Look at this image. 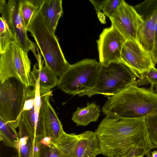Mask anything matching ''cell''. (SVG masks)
Masks as SVG:
<instances>
[{"label":"cell","mask_w":157,"mask_h":157,"mask_svg":"<svg viewBox=\"0 0 157 157\" xmlns=\"http://www.w3.org/2000/svg\"><path fill=\"white\" fill-rule=\"evenodd\" d=\"M95 133L101 154L108 157H143L154 146L145 119H127L106 116Z\"/></svg>","instance_id":"obj_1"},{"label":"cell","mask_w":157,"mask_h":157,"mask_svg":"<svg viewBox=\"0 0 157 157\" xmlns=\"http://www.w3.org/2000/svg\"><path fill=\"white\" fill-rule=\"evenodd\" d=\"M121 60L140 80L143 79L146 73L155 66L150 53L136 41L126 40L122 48Z\"/></svg>","instance_id":"obj_11"},{"label":"cell","mask_w":157,"mask_h":157,"mask_svg":"<svg viewBox=\"0 0 157 157\" xmlns=\"http://www.w3.org/2000/svg\"><path fill=\"white\" fill-rule=\"evenodd\" d=\"M55 144L64 157H96L101 154L95 132L91 131L78 134L64 132Z\"/></svg>","instance_id":"obj_8"},{"label":"cell","mask_w":157,"mask_h":157,"mask_svg":"<svg viewBox=\"0 0 157 157\" xmlns=\"http://www.w3.org/2000/svg\"><path fill=\"white\" fill-rule=\"evenodd\" d=\"M27 88L14 78L0 83V117L16 129L21 120Z\"/></svg>","instance_id":"obj_7"},{"label":"cell","mask_w":157,"mask_h":157,"mask_svg":"<svg viewBox=\"0 0 157 157\" xmlns=\"http://www.w3.org/2000/svg\"><path fill=\"white\" fill-rule=\"evenodd\" d=\"M122 0H106L103 12L104 15L110 18L117 10Z\"/></svg>","instance_id":"obj_26"},{"label":"cell","mask_w":157,"mask_h":157,"mask_svg":"<svg viewBox=\"0 0 157 157\" xmlns=\"http://www.w3.org/2000/svg\"><path fill=\"white\" fill-rule=\"evenodd\" d=\"M106 116L127 119H145L157 112V93L135 84L109 97L101 108Z\"/></svg>","instance_id":"obj_2"},{"label":"cell","mask_w":157,"mask_h":157,"mask_svg":"<svg viewBox=\"0 0 157 157\" xmlns=\"http://www.w3.org/2000/svg\"><path fill=\"white\" fill-rule=\"evenodd\" d=\"M151 155L152 157H157V150L151 152Z\"/></svg>","instance_id":"obj_32"},{"label":"cell","mask_w":157,"mask_h":157,"mask_svg":"<svg viewBox=\"0 0 157 157\" xmlns=\"http://www.w3.org/2000/svg\"><path fill=\"white\" fill-rule=\"evenodd\" d=\"M31 64L27 52L16 42L11 43L0 54V83L14 78L27 87H34L35 82L31 75Z\"/></svg>","instance_id":"obj_6"},{"label":"cell","mask_w":157,"mask_h":157,"mask_svg":"<svg viewBox=\"0 0 157 157\" xmlns=\"http://www.w3.org/2000/svg\"><path fill=\"white\" fill-rule=\"evenodd\" d=\"M147 83L150 85L148 89L149 90L155 92L154 89L155 88L157 92V69L155 67L151 68L146 73L143 79L136 81L135 84L138 86Z\"/></svg>","instance_id":"obj_25"},{"label":"cell","mask_w":157,"mask_h":157,"mask_svg":"<svg viewBox=\"0 0 157 157\" xmlns=\"http://www.w3.org/2000/svg\"><path fill=\"white\" fill-rule=\"evenodd\" d=\"M27 30L34 38L45 65L60 77L70 64L64 57L56 36L45 25L39 10L33 16Z\"/></svg>","instance_id":"obj_3"},{"label":"cell","mask_w":157,"mask_h":157,"mask_svg":"<svg viewBox=\"0 0 157 157\" xmlns=\"http://www.w3.org/2000/svg\"><path fill=\"white\" fill-rule=\"evenodd\" d=\"M52 92L45 96L44 124L47 136L50 137L52 142L56 144L64 131L61 121L49 102Z\"/></svg>","instance_id":"obj_16"},{"label":"cell","mask_w":157,"mask_h":157,"mask_svg":"<svg viewBox=\"0 0 157 157\" xmlns=\"http://www.w3.org/2000/svg\"><path fill=\"white\" fill-rule=\"evenodd\" d=\"M44 60H40L38 62V68L34 65L31 71L33 79L38 81L42 96L52 92L51 89L58 85L59 81L57 75L47 65L44 66Z\"/></svg>","instance_id":"obj_15"},{"label":"cell","mask_w":157,"mask_h":157,"mask_svg":"<svg viewBox=\"0 0 157 157\" xmlns=\"http://www.w3.org/2000/svg\"><path fill=\"white\" fill-rule=\"evenodd\" d=\"M39 150L36 157H64L55 144L52 142L43 144L39 142Z\"/></svg>","instance_id":"obj_24"},{"label":"cell","mask_w":157,"mask_h":157,"mask_svg":"<svg viewBox=\"0 0 157 157\" xmlns=\"http://www.w3.org/2000/svg\"><path fill=\"white\" fill-rule=\"evenodd\" d=\"M101 66V63L96 59H88L70 64L59 78L57 85L67 94L78 95L94 85Z\"/></svg>","instance_id":"obj_5"},{"label":"cell","mask_w":157,"mask_h":157,"mask_svg":"<svg viewBox=\"0 0 157 157\" xmlns=\"http://www.w3.org/2000/svg\"><path fill=\"white\" fill-rule=\"evenodd\" d=\"M44 23L53 34L58 21L63 13L62 0H45L40 8Z\"/></svg>","instance_id":"obj_17"},{"label":"cell","mask_w":157,"mask_h":157,"mask_svg":"<svg viewBox=\"0 0 157 157\" xmlns=\"http://www.w3.org/2000/svg\"><path fill=\"white\" fill-rule=\"evenodd\" d=\"M6 3V1L5 0H0V9L2 8Z\"/></svg>","instance_id":"obj_31"},{"label":"cell","mask_w":157,"mask_h":157,"mask_svg":"<svg viewBox=\"0 0 157 157\" xmlns=\"http://www.w3.org/2000/svg\"><path fill=\"white\" fill-rule=\"evenodd\" d=\"M150 54L152 61L155 65L157 64V22L154 33L153 48Z\"/></svg>","instance_id":"obj_27"},{"label":"cell","mask_w":157,"mask_h":157,"mask_svg":"<svg viewBox=\"0 0 157 157\" xmlns=\"http://www.w3.org/2000/svg\"><path fill=\"white\" fill-rule=\"evenodd\" d=\"M93 5L96 10V13L98 14L102 10L106 0H89Z\"/></svg>","instance_id":"obj_28"},{"label":"cell","mask_w":157,"mask_h":157,"mask_svg":"<svg viewBox=\"0 0 157 157\" xmlns=\"http://www.w3.org/2000/svg\"><path fill=\"white\" fill-rule=\"evenodd\" d=\"M21 13L27 30L35 13L38 10L45 0H20Z\"/></svg>","instance_id":"obj_21"},{"label":"cell","mask_w":157,"mask_h":157,"mask_svg":"<svg viewBox=\"0 0 157 157\" xmlns=\"http://www.w3.org/2000/svg\"><path fill=\"white\" fill-rule=\"evenodd\" d=\"M100 106L94 102H88L86 106L78 107L74 112L72 121L78 126H86L90 122L98 121L101 110Z\"/></svg>","instance_id":"obj_18"},{"label":"cell","mask_w":157,"mask_h":157,"mask_svg":"<svg viewBox=\"0 0 157 157\" xmlns=\"http://www.w3.org/2000/svg\"><path fill=\"white\" fill-rule=\"evenodd\" d=\"M134 7L143 22L137 31L136 41L150 53L154 45V36L157 22V0H146Z\"/></svg>","instance_id":"obj_10"},{"label":"cell","mask_w":157,"mask_h":157,"mask_svg":"<svg viewBox=\"0 0 157 157\" xmlns=\"http://www.w3.org/2000/svg\"><path fill=\"white\" fill-rule=\"evenodd\" d=\"M115 157H120V156H115Z\"/></svg>","instance_id":"obj_34"},{"label":"cell","mask_w":157,"mask_h":157,"mask_svg":"<svg viewBox=\"0 0 157 157\" xmlns=\"http://www.w3.org/2000/svg\"><path fill=\"white\" fill-rule=\"evenodd\" d=\"M126 40L112 25L104 29L97 41L101 64L121 61V51Z\"/></svg>","instance_id":"obj_12"},{"label":"cell","mask_w":157,"mask_h":157,"mask_svg":"<svg viewBox=\"0 0 157 157\" xmlns=\"http://www.w3.org/2000/svg\"><path fill=\"white\" fill-rule=\"evenodd\" d=\"M18 128V157H30L35 137L22 118Z\"/></svg>","instance_id":"obj_19"},{"label":"cell","mask_w":157,"mask_h":157,"mask_svg":"<svg viewBox=\"0 0 157 157\" xmlns=\"http://www.w3.org/2000/svg\"><path fill=\"white\" fill-rule=\"evenodd\" d=\"M34 87L35 95L34 106L31 109L23 111L21 117L35 136V139L40 141L47 136L44 113L45 96L48 94L43 96L41 95L37 82H35Z\"/></svg>","instance_id":"obj_14"},{"label":"cell","mask_w":157,"mask_h":157,"mask_svg":"<svg viewBox=\"0 0 157 157\" xmlns=\"http://www.w3.org/2000/svg\"><path fill=\"white\" fill-rule=\"evenodd\" d=\"M0 139L6 146L17 151L19 147V134L16 128L0 117Z\"/></svg>","instance_id":"obj_20"},{"label":"cell","mask_w":157,"mask_h":157,"mask_svg":"<svg viewBox=\"0 0 157 157\" xmlns=\"http://www.w3.org/2000/svg\"><path fill=\"white\" fill-rule=\"evenodd\" d=\"M40 141L38 140H35L32 149L30 157H36L37 153L39 150V142Z\"/></svg>","instance_id":"obj_29"},{"label":"cell","mask_w":157,"mask_h":157,"mask_svg":"<svg viewBox=\"0 0 157 157\" xmlns=\"http://www.w3.org/2000/svg\"><path fill=\"white\" fill-rule=\"evenodd\" d=\"M147 157H152L151 155L150 154V152L146 155Z\"/></svg>","instance_id":"obj_33"},{"label":"cell","mask_w":157,"mask_h":157,"mask_svg":"<svg viewBox=\"0 0 157 157\" xmlns=\"http://www.w3.org/2000/svg\"><path fill=\"white\" fill-rule=\"evenodd\" d=\"M15 42L14 39L4 18H0V52L3 53L9 45Z\"/></svg>","instance_id":"obj_22"},{"label":"cell","mask_w":157,"mask_h":157,"mask_svg":"<svg viewBox=\"0 0 157 157\" xmlns=\"http://www.w3.org/2000/svg\"><path fill=\"white\" fill-rule=\"evenodd\" d=\"M145 121L151 142L157 148V112L147 116Z\"/></svg>","instance_id":"obj_23"},{"label":"cell","mask_w":157,"mask_h":157,"mask_svg":"<svg viewBox=\"0 0 157 157\" xmlns=\"http://www.w3.org/2000/svg\"><path fill=\"white\" fill-rule=\"evenodd\" d=\"M110 19L112 25L126 40L136 41L138 30L143 20L134 7L122 0L119 8Z\"/></svg>","instance_id":"obj_13"},{"label":"cell","mask_w":157,"mask_h":157,"mask_svg":"<svg viewBox=\"0 0 157 157\" xmlns=\"http://www.w3.org/2000/svg\"><path fill=\"white\" fill-rule=\"evenodd\" d=\"M0 12L6 21L11 32L17 43L25 52L31 50L36 59L38 47L28 38L27 31L21 13L20 0H9L0 9Z\"/></svg>","instance_id":"obj_9"},{"label":"cell","mask_w":157,"mask_h":157,"mask_svg":"<svg viewBox=\"0 0 157 157\" xmlns=\"http://www.w3.org/2000/svg\"><path fill=\"white\" fill-rule=\"evenodd\" d=\"M97 14L98 18L100 21L103 23H104L105 22V15L101 12H99Z\"/></svg>","instance_id":"obj_30"},{"label":"cell","mask_w":157,"mask_h":157,"mask_svg":"<svg viewBox=\"0 0 157 157\" xmlns=\"http://www.w3.org/2000/svg\"><path fill=\"white\" fill-rule=\"evenodd\" d=\"M136 78L132 70L122 62H113L107 65L101 64L94 85L78 95L89 97L96 94L112 96L135 84Z\"/></svg>","instance_id":"obj_4"}]
</instances>
